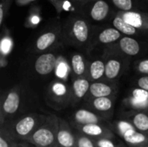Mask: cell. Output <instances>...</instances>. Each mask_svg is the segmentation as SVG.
I'll use <instances>...</instances> for the list:
<instances>
[{"label": "cell", "instance_id": "obj_23", "mask_svg": "<svg viewBox=\"0 0 148 147\" xmlns=\"http://www.w3.org/2000/svg\"><path fill=\"white\" fill-rule=\"evenodd\" d=\"M69 64L73 74V78L88 76V58L84 54L77 51L73 52L70 55Z\"/></svg>", "mask_w": 148, "mask_h": 147}, {"label": "cell", "instance_id": "obj_32", "mask_svg": "<svg viewBox=\"0 0 148 147\" xmlns=\"http://www.w3.org/2000/svg\"><path fill=\"white\" fill-rule=\"evenodd\" d=\"M134 69L141 75H148V58L137 60L134 62Z\"/></svg>", "mask_w": 148, "mask_h": 147}, {"label": "cell", "instance_id": "obj_15", "mask_svg": "<svg viewBox=\"0 0 148 147\" xmlns=\"http://www.w3.org/2000/svg\"><path fill=\"white\" fill-rule=\"evenodd\" d=\"M117 92H118V87L116 82L108 81L106 80L91 82L89 91L84 101L94 99V98L116 96Z\"/></svg>", "mask_w": 148, "mask_h": 147}, {"label": "cell", "instance_id": "obj_3", "mask_svg": "<svg viewBox=\"0 0 148 147\" xmlns=\"http://www.w3.org/2000/svg\"><path fill=\"white\" fill-rule=\"evenodd\" d=\"M46 114L28 113L16 119L6 121L0 126H4L17 142H27L37 127L43 121Z\"/></svg>", "mask_w": 148, "mask_h": 147}, {"label": "cell", "instance_id": "obj_13", "mask_svg": "<svg viewBox=\"0 0 148 147\" xmlns=\"http://www.w3.org/2000/svg\"><path fill=\"white\" fill-rule=\"evenodd\" d=\"M72 127L77 132L83 133L91 139H102V138H116L114 133L111 123H98L84 126H72Z\"/></svg>", "mask_w": 148, "mask_h": 147}, {"label": "cell", "instance_id": "obj_5", "mask_svg": "<svg viewBox=\"0 0 148 147\" xmlns=\"http://www.w3.org/2000/svg\"><path fill=\"white\" fill-rule=\"evenodd\" d=\"M46 105L55 111H62L71 106V85L56 79L49 83L44 92Z\"/></svg>", "mask_w": 148, "mask_h": 147}, {"label": "cell", "instance_id": "obj_25", "mask_svg": "<svg viewBox=\"0 0 148 147\" xmlns=\"http://www.w3.org/2000/svg\"><path fill=\"white\" fill-rule=\"evenodd\" d=\"M112 129L115 134H117L122 140L132 134H134L137 130L135 127L127 120L121 118L111 123Z\"/></svg>", "mask_w": 148, "mask_h": 147}, {"label": "cell", "instance_id": "obj_22", "mask_svg": "<svg viewBox=\"0 0 148 147\" xmlns=\"http://www.w3.org/2000/svg\"><path fill=\"white\" fill-rule=\"evenodd\" d=\"M121 118L128 120L137 131L148 133V110H127L122 113Z\"/></svg>", "mask_w": 148, "mask_h": 147}, {"label": "cell", "instance_id": "obj_33", "mask_svg": "<svg viewBox=\"0 0 148 147\" xmlns=\"http://www.w3.org/2000/svg\"><path fill=\"white\" fill-rule=\"evenodd\" d=\"M10 5L11 4H10L4 0H1L0 2V26L1 27L3 26V22L9 14Z\"/></svg>", "mask_w": 148, "mask_h": 147}, {"label": "cell", "instance_id": "obj_26", "mask_svg": "<svg viewBox=\"0 0 148 147\" xmlns=\"http://www.w3.org/2000/svg\"><path fill=\"white\" fill-rule=\"evenodd\" d=\"M55 8L58 17L62 12H80L81 11V4H78L71 0H48Z\"/></svg>", "mask_w": 148, "mask_h": 147}, {"label": "cell", "instance_id": "obj_31", "mask_svg": "<svg viewBox=\"0 0 148 147\" xmlns=\"http://www.w3.org/2000/svg\"><path fill=\"white\" fill-rule=\"evenodd\" d=\"M94 140L97 147H124L126 146L116 139V138H102Z\"/></svg>", "mask_w": 148, "mask_h": 147}, {"label": "cell", "instance_id": "obj_14", "mask_svg": "<svg viewBox=\"0 0 148 147\" xmlns=\"http://www.w3.org/2000/svg\"><path fill=\"white\" fill-rule=\"evenodd\" d=\"M122 105L128 110H148V91L139 88H134L129 94L123 100Z\"/></svg>", "mask_w": 148, "mask_h": 147}, {"label": "cell", "instance_id": "obj_38", "mask_svg": "<svg viewBox=\"0 0 148 147\" xmlns=\"http://www.w3.org/2000/svg\"><path fill=\"white\" fill-rule=\"evenodd\" d=\"M15 147H24V146H23V142H19Z\"/></svg>", "mask_w": 148, "mask_h": 147}, {"label": "cell", "instance_id": "obj_30", "mask_svg": "<svg viewBox=\"0 0 148 147\" xmlns=\"http://www.w3.org/2000/svg\"><path fill=\"white\" fill-rule=\"evenodd\" d=\"M74 129V128H73ZM75 140H76V147H97L95 140L90 137L81 133L74 129Z\"/></svg>", "mask_w": 148, "mask_h": 147}, {"label": "cell", "instance_id": "obj_4", "mask_svg": "<svg viewBox=\"0 0 148 147\" xmlns=\"http://www.w3.org/2000/svg\"><path fill=\"white\" fill-rule=\"evenodd\" d=\"M58 128L59 117L53 113L46 114L43 121L27 142L36 147H60L57 143Z\"/></svg>", "mask_w": 148, "mask_h": 147}, {"label": "cell", "instance_id": "obj_10", "mask_svg": "<svg viewBox=\"0 0 148 147\" xmlns=\"http://www.w3.org/2000/svg\"><path fill=\"white\" fill-rule=\"evenodd\" d=\"M104 49L116 52L131 59L132 57L142 55L147 50V44L140 40V38L123 36L118 42Z\"/></svg>", "mask_w": 148, "mask_h": 147}, {"label": "cell", "instance_id": "obj_12", "mask_svg": "<svg viewBox=\"0 0 148 147\" xmlns=\"http://www.w3.org/2000/svg\"><path fill=\"white\" fill-rule=\"evenodd\" d=\"M116 96L94 98L84 101V107L94 111L99 115L104 117L107 120H110L113 117L114 111Z\"/></svg>", "mask_w": 148, "mask_h": 147}, {"label": "cell", "instance_id": "obj_40", "mask_svg": "<svg viewBox=\"0 0 148 147\" xmlns=\"http://www.w3.org/2000/svg\"><path fill=\"white\" fill-rule=\"evenodd\" d=\"M144 1H146L147 3H148V0H144Z\"/></svg>", "mask_w": 148, "mask_h": 147}, {"label": "cell", "instance_id": "obj_21", "mask_svg": "<svg viewBox=\"0 0 148 147\" xmlns=\"http://www.w3.org/2000/svg\"><path fill=\"white\" fill-rule=\"evenodd\" d=\"M109 23L112 24L116 29H118L123 36H132V37H136V38H147L148 37V35L147 33H145V32L134 28V26L128 24L127 23H126L119 12L115 13V15L113 16V18L111 19Z\"/></svg>", "mask_w": 148, "mask_h": 147}, {"label": "cell", "instance_id": "obj_8", "mask_svg": "<svg viewBox=\"0 0 148 147\" xmlns=\"http://www.w3.org/2000/svg\"><path fill=\"white\" fill-rule=\"evenodd\" d=\"M102 55L106 63L105 80L116 82L127 69L131 59L106 49H103Z\"/></svg>", "mask_w": 148, "mask_h": 147}, {"label": "cell", "instance_id": "obj_29", "mask_svg": "<svg viewBox=\"0 0 148 147\" xmlns=\"http://www.w3.org/2000/svg\"><path fill=\"white\" fill-rule=\"evenodd\" d=\"M18 143L4 126H0V147H15Z\"/></svg>", "mask_w": 148, "mask_h": 147}, {"label": "cell", "instance_id": "obj_6", "mask_svg": "<svg viewBox=\"0 0 148 147\" xmlns=\"http://www.w3.org/2000/svg\"><path fill=\"white\" fill-rule=\"evenodd\" d=\"M25 90L22 85L11 88L2 97L0 105V126L15 119L23 107Z\"/></svg>", "mask_w": 148, "mask_h": 147}, {"label": "cell", "instance_id": "obj_43", "mask_svg": "<svg viewBox=\"0 0 148 147\" xmlns=\"http://www.w3.org/2000/svg\"><path fill=\"white\" fill-rule=\"evenodd\" d=\"M124 147H127V146H124Z\"/></svg>", "mask_w": 148, "mask_h": 147}, {"label": "cell", "instance_id": "obj_9", "mask_svg": "<svg viewBox=\"0 0 148 147\" xmlns=\"http://www.w3.org/2000/svg\"><path fill=\"white\" fill-rule=\"evenodd\" d=\"M122 36L123 35L110 23L95 25L88 53L101 46L104 49L118 42Z\"/></svg>", "mask_w": 148, "mask_h": 147}, {"label": "cell", "instance_id": "obj_18", "mask_svg": "<svg viewBox=\"0 0 148 147\" xmlns=\"http://www.w3.org/2000/svg\"><path fill=\"white\" fill-rule=\"evenodd\" d=\"M90 85L91 81L87 77L73 78L71 84V106H76L81 101L85 100L89 91Z\"/></svg>", "mask_w": 148, "mask_h": 147}, {"label": "cell", "instance_id": "obj_39", "mask_svg": "<svg viewBox=\"0 0 148 147\" xmlns=\"http://www.w3.org/2000/svg\"><path fill=\"white\" fill-rule=\"evenodd\" d=\"M4 1H6V2H7V3H9L10 4H11V3L14 2V0H4Z\"/></svg>", "mask_w": 148, "mask_h": 147}, {"label": "cell", "instance_id": "obj_7", "mask_svg": "<svg viewBox=\"0 0 148 147\" xmlns=\"http://www.w3.org/2000/svg\"><path fill=\"white\" fill-rule=\"evenodd\" d=\"M93 25L109 23L117 12L108 0H88L80 11Z\"/></svg>", "mask_w": 148, "mask_h": 147}, {"label": "cell", "instance_id": "obj_24", "mask_svg": "<svg viewBox=\"0 0 148 147\" xmlns=\"http://www.w3.org/2000/svg\"><path fill=\"white\" fill-rule=\"evenodd\" d=\"M117 12H128L134 10H146L141 0H108Z\"/></svg>", "mask_w": 148, "mask_h": 147}, {"label": "cell", "instance_id": "obj_36", "mask_svg": "<svg viewBox=\"0 0 148 147\" xmlns=\"http://www.w3.org/2000/svg\"><path fill=\"white\" fill-rule=\"evenodd\" d=\"M71 1H73V2H75V3H78V4H83V3H85L86 2H88V0H71Z\"/></svg>", "mask_w": 148, "mask_h": 147}, {"label": "cell", "instance_id": "obj_28", "mask_svg": "<svg viewBox=\"0 0 148 147\" xmlns=\"http://www.w3.org/2000/svg\"><path fill=\"white\" fill-rule=\"evenodd\" d=\"M41 9L38 6L33 5L29 9V12L25 19V26L28 28H35L42 22Z\"/></svg>", "mask_w": 148, "mask_h": 147}, {"label": "cell", "instance_id": "obj_37", "mask_svg": "<svg viewBox=\"0 0 148 147\" xmlns=\"http://www.w3.org/2000/svg\"><path fill=\"white\" fill-rule=\"evenodd\" d=\"M23 146H24V147H33L32 145L29 144L28 142H23Z\"/></svg>", "mask_w": 148, "mask_h": 147}, {"label": "cell", "instance_id": "obj_17", "mask_svg": "<svg viewBox=\"0 0 148 147\" xmlns=\"http://www.w3.org/2000/svg\"><path fill=\"white\" fill-rule=\"evenodd\" d=\"M106 63L103 55L88 59V78L91 82L105 80Z\"/></svg>", "mask_w": 148, "mask_h": 147}, {"label": "cell", "instance_id": "obj_35", "mask_svg": "<svg viewBox=\"0 0 148 147\" xmlns=\"http://www.w3.org/2000/svg\"><path fill=\"white\" fill-rule=\"evenodd\" d=\"M36 1H37V0H14L15 3L17 6H26L29 4H32Z\"/></svg>", "mask_w": 148, "mask_h": 147}, {"label": "cell", "instance_id": "obj_11", "mask_svg": "<svg viewBox=\"0 0 148 147\" xmlns=\"http://www.w3.org/2000/svg\"><path fill=\"white\" fill-rule=\"evenodd\" d=\"M60 48V47H59ZM42 54L36 55L32 61L33 72L39 77L49 76L56 69L58 62V49Z\"/></svg>", "mask_w": 148, "mask_h": 147}, {"label": "cell", "instance_id": "obj_19", "mask_svg": "<svg viewBox=\"0 0 148 147\" xmlns=\"http://www.w3.org/2000/svg\"><path fill=\"white\" fill-rule=\"evenodd\" d=\"M119 13L126 23L148 35V11L134 10Z\"/></svg>", "mask_w": 148, "mask_h": 147}, {"label": "cell", "instance_id": "obj_2", "mask_svg": "<svg viewBox=\"0 0 148 147\" xmlns=\"http://www.w3.org/2000/svg\"><path fill=\"white\" fill-rule=\"evenodd\" d=\"M62 44V22L57 16L51 18L38 31L28 50L33 55H38L52 51Z\"/></svg>", "mask_w": 148, "mask_h": 147}, {"label": "cell", "instance_id": "obj_34", "mask_svg": "<svg viewBox=\"0 0 148 147\" xmlns=\"http://www.w3.org/2000/svg\"><path fill=\"white\" fill-rule=\"evenodd\" d=\"M134 85L136 88L148 91V75H140L135 80Z\"/></svg>", "mask_w": 148, "mask_h": 147}, {"label": "cell", "instance_id": "obj_42", "mask_svg": "<svg viewBox=\"0 0 148 147\" xmlns=\"http://www.w3.org/2000/svg\"><path fill=\"white\" fill-rule=\"evenodd\" d=\"M144 147H148V145H147V146H144Z\"/></svg>", "mask_w": 148, "mask_h": 147}, {"label": "cell", "instance_id": "obj_27", "mask_svg": "<svg viewBox=\"0 0 148 147\" xmlns=\"http://www.w3.org/2000/svg\"><path fill=\"white\" fill-rule=\"evenodd\" d=\"M123 141L127 147H144L148 145V133L136 131Z\"/></svg>", "mask_w": 148, "mask_h": 147}, {"label": "cell", "instance_id": "obj_1", "mask_svg": "<svg viewBox=\"0 0 148 147\" xmlns=\"http://www.w3.org/2000/svg\"><path fill=\"white\" fill-rule=\"evenodd\" d=\"M94 28L81 12L70 13L62 22V43L88 53Z\"/></svg>", "mask_w": 148, "mask_h": 147}, {"label": "cell", "instance_id": "obj_16", "mask_svg": "<svg viewBox=\"0 0 148 147\" xmlns=\"http://www.w3.org/2000/svg\"><path fill=\"white\" fill-rule=\"evenodd\" d=\"M108 122V120L99 115L94 111L87 108L81 107L76 109L71 116V126H84L90 124H98V123H106Z\"/></svg>", "mask_w": 148, "mask_h": 147}, {"label": "cell", "instance_id": "obj_20", "mask_svg": "<svg viewBox=\"0 0 148 147\" xmlns=\"http://www.w3.org/2000/svg\"><path fill=\"white\" fill-rule=\"evenodd\" d=\"M57 143L60 147H76L74 129L72 126L62 118H59Z\"/></svg>", "mask_w": 148, "mask_h": 147}, {"label": "cell", "instance_id": "obj_41", "mask_svg": "<svg viewBox=\"0 0 148 147\" xmlns=\"http://www.w3.org/2000/svg\"><path fill=\"white\" fill-rule=\"evenodd\" d=\"M32 146H33V147H36V146H33V145H32Z\"/></svg>", "mask_w": 148, "mask_h": 147}]
</instances>
